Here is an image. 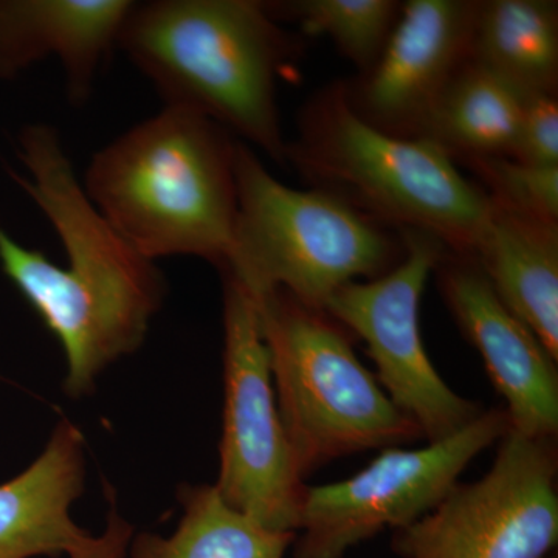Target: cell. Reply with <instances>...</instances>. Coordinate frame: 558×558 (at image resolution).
Instances as JSON below:
<instances>
[{"label":"cell","instance_id":"obj_4","mask_svg":"<svg viewBox=\"0 0 558 558\" xmlns=\"http://www.w3.org/2000/svg\"><path fill=\"white\" fill-rule=\"evenodd\" d=\"M253 300L279 418L301 478L336 459L424 439L360 362L336 319L284 290Z\"/></svg>","mask_w":558,"mask_h":558},{"label":"cell","instance_id":"obj_2","mask_svg":"<svg viewBox=\"0 0 558 558\" xmlns=\"http://www.w3.org/2000/svg\"><path fill=\"white\" fill-rule=\"evenodd\" d=\"M238 142L215 121L167 108L92 157L83 189L140 255L227 266L238 216Z\"/></svg>","mask_w":558,"mask_h":558},{"label":"cell","instance_id":"obj_14","mask_svg":"<svg viewBox=\"0 0 558 558\" xmlns=\"http://www.w3.org/2000/svg\"><path fill=\"white\" fill-rule=\"evenodd\" d=\"M83 442L62 418L31 468L0 486V558L70 556L90 538L70 519L84 488Z\"/></svg>","mask_w":558,"mask_h":558},{"label":"cell","instance_id":"obj_3","mask_svg":"<svg viewBox=\"0 0 558 558\" xmlns=\"http://www.w3.org/2000/svg\"><path fill=\"white\" fill-rule=\"evenodd\" d=\"M117 47L167 108L191 110L284 163L277 83L290 40L266 2H134Z\"/></svg>","mask_w":558,"mask_h":558},{"label":"cell","instance_id":"obj_9","mask_svg":"<svg viewBox=\"0 0 558 558\" xmlns=\"http://www.w3.org/2000/svg\"><path fill=\"white\" fill-rule=\"evenodd\" d=\"M509 429L508 411L484 410L450 438L421 449L389 447L351 478L306 486L295 558H343L387 529L410 526L435 509L470 462Z\"/></svg>","mask_w":558,"mask_h":558},{"label":"cell","instance_id":"obj_16","mask_svg":"<svg viewBox=\"0 0 558 558\" xmlns=\"http://www.w3.org/2000/svg\"><path fill=\"white\" fill-rule=\"evenodd\" d=\"M470 58L524 97L556 95L558 3L550 0L478 2Z\"/></svg>","mask_w":558,"mask_h":558},{"label":"cell","instance_id":"obj_15","mask_svg":"<svg viewBox=\"0 0 558 558\" xmlns=\"http://www.w3.org/2000/svg\"><path fill=\"white\" fill-rule=\"evenodd\" d=\"M470 258L558 362V226L492 201Z\"/></svg>","mask_w":558,"mask_h":558},{"label":"cell","instance_id":"obj_13","mask_svg":"<svg viewBox=\"0 0 558 558\" xmlns=\"http://www.w3.org/2000/svg\"><path fill=\"white\" fill-rule=\"evenodd\" d=\"M131 0H0V80L57 58L70 102L94 94L102 62L117 47Z\"/></svg>","mask_w":558,"mask_h":558},{"label":"cell","instance_id":"obj_11","mask_svg":"<svg viewBox=\"0 0 558 558\" xmlns=\"http://www.w3.org/2000/svg\"><path fill=\"white\" fill-rule=\"evenodd\" d=\"M478 2L410 0L376 64L344 87L357 116L377 130L421 137L440 95L470 60Z\"/></svg>","mask_w":558,"mask_h":558},{"label":"cell","instance_id":"obj_18","mask_svg":"<svg viewBox=\"0 0 558 558\" xmlns=\"http://www.w3.org/2000/svg\"><path fill=\"white\" fill-rule=\"evenodd\" d=\"M178 531L170 538L142 534L132 558H284L296 532H278L230 508L215 486H183Z\"/></svg>","mask_w":558,"mask_h":558},{"label":"cell","instance_id":"obj_17","mask_svg":"<svg viewBox=\"0 0 558 558\" xmlns=\"http://www.w3.org/2000/svg\"><path fill=\"white\" fill-rule=\"evenodd\" d=\"M524 95L470 58L429 113L421 137L451 156L510 157L519 140Z\"/></svg>","mask_w":558,"mask_h":558},{"label":"cell","instance_id":"obj_6","mask_svg":"<svg viewBox=\"0 0 558 558\" xmlns=\"http://www.w3.org/2000/svg\"><path fill=\"white\" fill-rule=\"evenodd\" d=\"M238 216L222 275L252 296L284 290L325 311L333 293L360 278L374 279L399 263L395 244L365 213L325 190H295L267 171L238 142Z\"/></svg>","mask_w":558,"mask_h":558},{"label":"cell","instance_id":"obj_8","mask_svg":"<svg viewBox=\"0 0 558 558\" xmlns=\"http://www.w3.org/2000/svg\"><path fill=\"white\" fill-rule=\"evenodd\" d=\"M223 427L220 497L260 526L299 534L304 480L279 418L255 300L223 275Z\"/></svg>","mask_w":558,"mask_h":558},{"label":"cell","instance_id":"obj_20","mask_svg":"<svg viewBox=\"0 0 558 558\" xmlns=\"http://www.w3.org/2000/svg\"><path fill=\"white\" fill-rule=\"evenodd\" d=\"M464 161L486 183L492 201L527 218L558 226V165L538 167L510 157Z\"/></svg>","mask_w":558,"mask_h":558},{"label":"cell","instance_id":"obj_10","mask_svg":"<svg viewBox=\"0 0 558 558\" xmlns=\"http://www.w3.org/2000/svg\"><path fill=\"white\" fill-rule=\"evenodd\" d=\"M403 242V258L391 270L344 284L330 296L325 312L365 341L381 389L416 422L428 444L439 442L461 432L484 409L444 381L422 340V295L446 245L414 230H405Z\"/></svg>","mask_w":558,"mask_h":558},{"label":"cell","instance_id":"obj_7","mask_svg":"<svg viewBox=\"0 0 558 558\" xmlns=\"http://www.w3.org/2000/svg\"><path fill=\"white\" fill-rule=\"evenodd\" d=\"M486 475L459 483L392 534L400 558H550L558 545L557 439L510 428Z\"/></svg>","mask_w":558,"mask_h":558},{"label":"cell","instance_id":"obj_21","mask_svg":"<svg viewBox=\"0 0 558 558\" xmlns=\"http://www.w3.org/2000/svg\"><path fill=\"white\" fill-rule=\"evenodd\" d=\"M512 159L538 167L558 165L557 95L524 98L519 140Z\"/></svg>","mask_w":558,"mask_h":558},{"label":"cell","instance_id":"obj_22","mask_svg":"<svg viewBox=\"0 0 558 558\" xmlns=\"http://www.w3.org/2000/svg\"><path fill=\"white\" fill-rule=\"evenodd\" d=\"M132 529L126 523L116 506L110 510L108 526H106L105 534L101 537H90L80 546L78 549L70 554L72 558H124L126 556V548L130 545Z\"/></svg>","mask_w":558,"mask_h":558},{"label":"cell","instance_id":"obj_12","mask_svg":"<svg viewBox=\"0 0 558 558\" xmlns=\"http://www.w3.org/2000/svg\"><path fill=\"white\" fill-rule=\"evenodd\" d=\"M436 270L447 307L506 400L510 428L527 438L557 439V360L498 299L470 256L442 259Z\"/></svg>","mask_w":558,"mask_h":558},{"label":"cell","instance_id":"obj_1","mask_svg":"<svg viewBox=\"0 0 558 558\" xmlns=\"http://www.w3.org/2000/svg\"><path fill=\"white\" fill-rule=\"evenodd\" d=\"M20 159L28 175L13 178L50 220L68 263L58 266L0 230V266L60 340L64 389L78 398L110 363L137 351L163 303L165 278L92 204L57 130L25 128Z\"/></svg>","mask_w":558,"mask_h":558},{"label":"cell","instance_id":"obj_19","mask_svg":"<svg viewBox=\"0 0 558 558\" xmlns=\"http://www.w3.org/2000/svg\"><path fill=\"white\" fill-rule=\"evenodd\" d=\"M275 20L290 17L310 36H328L362 73L379 60L402 3L395 0H299L266 2Z\"/></svg>","mask_w":558,"mask_h":558},{"label":"cell","instance_id":"obj_5","mask_svg":"<svg viewBox=\"0 0 558 558\" xmlns=\"http://www.w3.org/2000/svg\"><path fill=\"white\" fill-rule=\"evenodd\" d=\"M288 160L351 193L376 218L427 233L458 255L472 252L492 208L486 191L462 175L449 150L435 140L377 130L354 112L343 86L310 105Z\"/></svg>","mask_w":558,"mask_h":558}]
</instances>
